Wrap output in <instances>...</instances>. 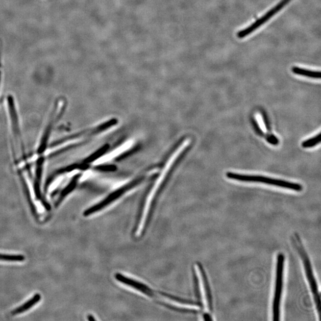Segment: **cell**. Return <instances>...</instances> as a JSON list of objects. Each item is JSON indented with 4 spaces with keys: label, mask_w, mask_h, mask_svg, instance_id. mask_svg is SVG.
Wrapping results in <instances>:
<instances>
[{
    "label": "cell",
    "mask_w": 321,
    "mask_h": 321,
    "mask_svg": "<svg viewBox=\"0 0 321 321\" xmlns=\"http://www.w3.org/2000/svg\"><path fill=\"white\" fill-rule=\"evenodd\" d=\"M193 281H194V287L195 296L197 298V301L199 304V308L201 309L204 308L202 301V293H201L200 281L198 276L196 267H193L192 269Z\"/></svg>",
    "instance_id": "cell-8"
},
{
    "label": "cell",
    "mask_w": 321,
    "mask_h": 321,
    "mask_svg": "<svg viewBox=\"0 0 321 321\" xmlns=\"http://www.w3.org/2000/svg\"><path fill=\"white\" fill-rule=\"evenodd\" d=\"M321 142V133L318 134L317 135L315 136L313 138H310L308 140H306L301 144V146L305 148H309L316 146Z\"/></svg>",
    "instance_id": "cell-11"
},
{
    "label": "cell",
    "mask_w": 321,
    "mask_h": 321,
    "mask_svg": "<svg viewBox=\"0 0 321 321\" xmlns=\"http://www.w3.org/2000/svg\"><path fill=\"white\" fill-rule=\"evenodd\" d=\"M284 262H285V256L284 254L281 253L278 254L277 265H276L274 296H273L272 303V320L273 321L280 320V305L283 286Z\"/></svg>",
    "instance_id": "cell-5"
},
{
    "label": "cell",
    "mask_w": 321,
    "mask_h": 321,
    "mask_svg": "<svg viewBox=\"0 0 321 321\" xmlns=\"http://www.w3.org/2000/svg\"><path fill=\"white\" fill-rule=\"evenodd\" d=\"M290 1H291V0H282L280 3L272 8V10L265 14L264 16H262L261 19H259V20L257 21L255 23L251 25L250 26L247 27V28L240 31L238 33V34H237L238 38H244L246 37V36L249 35L250 33L255 31V30L259 28V27H261L262 25H264L268 21L270 20L272 16L275 15L278 12H280L282 8L285 7L287 4H289V2Z\"/></svg>",
    "instance_id": "cell-6"
},
{
    "label": "cell",
    "mask_w": 321,
    "mask_h": 321,
    "mask_svg": "<svg viewBox=\"0 0 321 321\" xmlns=\"http://www.w3.org/2000/svg\"><path fill=\"white\" fill-rule=\"evenodd\" d=\"M262 116H263L265 124V125H266L267 129L270 131L271 128H270V123L269 122V119H268V117L266 114H265V113H262Z\"/></svg>",
    "instance_id": "cell-15"
},
{
    "label": "cell",
    "mask_w": 321,
    "mask_h": 321,
    "mask_svg": "<svg viewBox=\"0 0 321 321\" xmlns=\"http://www.w3.org/2000/svg\"><path fill=\"white\" fill-rule=\"evenodd\" d=\"M88 320L90 321H96L97 319H96V318H95V317H94V316H93V315H88Z\"/></svg>",
    "instance_id": "cell-17"
},
{
    "label": "cell",
    "mask_w": 321,
    "mask_h": 321,
    "mask_svg": "<svg viewBox=\"0 0 321 321\" xmlns=\"http://www.w3.org/2000/svg\"><path fill=\"white\" fill-rule=\"evenodd\" d=\"M202 317L204 321H213V318H212L211 315L208 313L203 314Z\"/></svg>",
    "instance_id": "cell-16"
},
{
    "label": "cell",
    "mask_w": 321,
    "mask_h": 321,
    "mask_svg": "<svg viewBox=\"0 0 321 321\" xmlns=\"http://www.w3.org/2000/svg\"><path fill=\"white\" fill-rule=\"evenodd\" d=\"M292 72L295 74L300 75V76L314 78V79H320L321 78V73L320 72L309 71V70L298 68V67L293 68Z\"/></svg>",
    "instance_id": "cell-10"
},
{
    "label": "cell",
    "mask_w": 321,
    "mask_h": 321,
    "mask_svg": "<svg viewBox=\"0 0 321 321\" xmlns=\"http://www.w3.org/2000/svg\"><path fill=\"white\" fill-rule=\"evenodd\" d=\"M227 177L230 179L245 182H258L267 184V185L280 187V188L292 190V191L300 192L302 191L303 187L299 184L290 182L285 180L274 179L270 177L261 176V175H244L228 172Z\"/></svg>",
    "instance_id": "cell-4"
},
{
    "label": "cell",
    "mask_w": 321,
    "mask_h": 321,
    "mask_svg": "<svg viewBox=\"0 0 321 321\" xmlns=\"http://www.w3.org/2000/svg\"><path fill=\"white\" fill-rule=\"evenodd\" d=\"M197 269L199 272L201 280L202 281L203 288L205 293V296L206 301H207V305L209 311H213V296H212L211 289L210 284L208 280L207 275H206L204 268H203L202 264L198 262L196 264Z\"/></svg>",
    "instance_id": "cell-7"
},
{
    "label": "cell",
    "mask_w": 321,
    "mask_h": 321,
    "mask_svg": "<svg viewBox=\"0 0 321 321\" xmlns=\"http://www.w3.org/2000/svg\"><path fill=\"white\" fill-rule=\"evenodd\" d=\"M267 141L268 142H270V144L274 145H277L279 142L277 138H276V137L274 136V135H270L269 136H268Z\"/></svg>",
    "instance_id": "cell-13"
},
{
    "label": "cell",
    "mask_w": 321,
    "mask_h": 321,
    "mask_svg": "<svg viewBox=\"0 0 321 321\" xmlns=\"http://www.w3.org/2000/svg\"><path fill=\"white\" fill-rule=\"evenodd\" d=\"M252 123H253V127L254 128H255L256 132L258 133V135H263L264 134L263 132H262L260 127H259V125L258 124H257V123L255 121H253Z\"/></svg>",
    "instance_id": "cell-14"
},
{
    "label": "cell",
    "mask_w": 321,
    "mask_h": 321,
    "mask_svg": "<svg viewBox=\"0 0 321 321\" xmlns=\"http://www.w3.org/2000/svg\"><path fill=\"white\" fill-rule=\"evenodd\" d=\"M115 280L121 285L139 293L143 296L150 298L160 303L161 291H158L152 287L138 279L131 277L122 272H116L114 275Z\"/></svg>",
    "instance_id": "cell-2"
},
{
    "label": "cell",
    "mask_w": 321,
    "mask_h": 321,
    "mask_svg": "<svg viewBox=\"0 0 321 321\" xmlns=\"http://www.w3.org/2000/svg\"><path fill=\"white\" fill-rule=\"evenodd\" d=\"M138 181H136V182L128 184V185L123 186L122 188L117 189L115 191L111 193L110 194L107 195V197L99 201V202L86 209L83 212V216L89 217L102 213V211H104L106 209L110 208L111 205L114 204L117 201L121 199L128 192H129L138 185Z\"/></svg>",
    "instance_id": "cell-3"
},
{
    "label": "cell",
    "mask_w": 321,
    "mask_h": 321,
    "mask_svg": "<svg viewBox=\"0 0 321 321\" xmlns=\"http://www.w3.org/2000/svg\"><path fill=\"white\" fill-rule=\"evenodd\" d=\"M25 260V257L22 255H10L0 253V261L9 262H22Z\"/></svg>",
    "instance_id": "cell-12"
},
{
    "label": "cell",
    "mask_w": 321,
    "mask_h": 321,
    "mask_svg": "<svg viewBox=\"0 0 321 321\" xmlns=\"http://www.w3.org/2000/svg\"><path fill=\"white\" fill-rule=\"evenodd\" d=\"M292 241L296 249L299 253L301 261H303L307 279H308L310 288H311L312 294H313L315 305H316L317 312L320 317L321 309V296L319 289H318L317 282L316 279H315L313 270H312L311 261H310L308 253L306 252L305 247L303 246L302 242H301L300 237L298 236V234L295 233V236L292 237Z\"/></svg>",
    "instance_id": "cell-1"
},
{
    "label": "cell",
    "mask_w": 321,
    "mask_h": 321,
    "mask_svg": "<svg viewBox=\"0 0 321 321\" xmlns=\"http://www.w3.org/2000/svg\"><path fill=\"white\" fill-rule=\"evenodd\" d=\"M41 297L40 295L36 294L33 296L32 298L27 301V302L24 304L23 305L19 306L18 308L14 310L13 314L17 315L24 313L25 311H27L32 307L38 303V301L41 300Z\"/></svg>",
    "instance_id": "cell-9"
}]
</instances>
